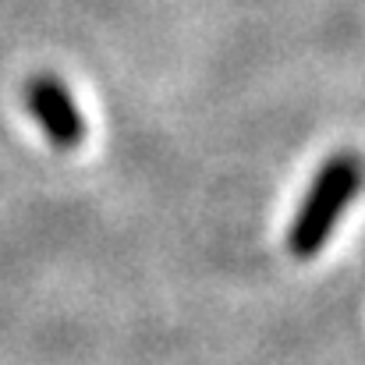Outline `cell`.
Instances as JSON below:
<instances>
[{
  "instance_id": "6da1fadb",
  "label": "cell",
  "mask_w": 365,
  "mask_h": 365,
  "mask_svg": "<svg viewBox=\"0 0 365 365\" xmlns=\"http://www.w3.org/2000/svg\"><path fill=\"white\" fill-rule=\"evenodd\" d=\"M365 185V160L355 153H334L319 174L312 178L305 199L298 202V213L287 231V248L294 259H316L323 245L334 238L341 217L355 202Z\"/></svg>"
},
{
  "instance_id": "7a4b0ae2",
  "label": "cell",
  "mask_w": 365,
  "mask_h": 365,
  "mask_svg": "<svg viewBox=\"0 0 365 365\" xmlns=\"http://www.w3.org/2000/svg\"><path fill=\"white\" fill-rule=\"evenodd\" d=\"M25 107L53 149H78L86 142V118L57 75H32L25 86Z\"/></svg>"
}]
</instances>
